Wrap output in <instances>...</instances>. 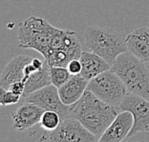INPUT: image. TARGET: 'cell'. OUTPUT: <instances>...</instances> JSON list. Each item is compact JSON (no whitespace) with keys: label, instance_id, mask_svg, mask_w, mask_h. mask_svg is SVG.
<instances>
[{"label":"cell","instance_id":"6da1fadb","mask_svg":"<svg viewBox=\"0 0 149 142\" xmlns=\"http://www.w3.org/2000/svg\"><path fill=\"white\" fill-rule=\"evenodd\" d=\"M120 111V107L103 102L88 89L71 106V116L79 120L99 139Z\"/></svg>","mask_w":149,"mask_h":142},{"label":"cell","instance_id":"7a4b0ae2","mask_svg":"<svg viewBox=\"0 0 149 142\" xmlns=\"http://www.w3.org/2000/svg\"><path fill=\"white\" fill-rule=\"evenodd\" d=\"M111 70L120 77L128 92L149 101V70L144 62L126 51L115 60Z\"/></svg>","mask_w":149,"mask_h":142},{"label":"cell","instance_id":"3957f363","mask_svg":"<svg viewBox=\"0 0 149 142\" xmlns=\"http://www.w3.org/2000/svg\"><path fill=\"white\" fill-rule=\"evenodd\" d=\"M85 46L112 65L121 53L128 51L126 38L110 27H88L84 32Z\"/></svg>","mask_w":149,"mask_h":142},{"label":"cell","instance_id":"277c9868","mask_svg":"<svg viewBox=\"0 0 149 142\" xmlns=\"http://www.w3.org/2000/svg\"><path fill=\"white\" fill-rule=\"evenodd\" d=\"M56 27L38 16H30L22 20L18 26L19 46L24 49H33L45 58L48 54Z\"/></svg>","mask_w":149,"mask_h":142},{"label":"cell","instance_id":"5b68a950","mask_svg":"<svg viewBox=\"0 0 149 142\" xmlns=\"http://www.w3.org/2000/svg\"><path fill=\"white\" fill-rule=\"evenodd\" d=\"M82 48L77 33L72 30L57 28L54 36L50 50L44 60L52 66L67 67L72 60L79 59Z\"/></svg>","mask_w":149,"mask_h":142},{"label":"cell","instance_id":"8992f818","mask_svg":"<svg viewBox=\"0 0 149 142\" xmlns=\"http://www.w3.org/2000/svg\"><path fill=\"white\" fill-rule=\"evenodd\" d=\"M87 89L92 91L101 101L116 107H120L128 93L123 81L111 69L90 80Z\"/></svg>","mask_w":149,"mask_h":142},{"label":"cell","instance_id":"52a82bcc","mask_svg":"<svg viewBox=\"0 0 149 142\" xmlns=\"http://www.w3.org/2000/svg\"><path fill=\"white\" fill-rule=\"evenodd\" d=\"M50 142H94L99 138L74 117L62 119L59 126L49 134Z\"/></svg>","mask_w":149,"mask_h":142},{"label":"cell","instance_id":"ba28073f","mask_svg":"<svg viewBox=\"0 0 149 142\" xmlns=\"http://www.w3.org/2000/svg\"><path fill=\"white\" fill-rule=\"evenodd\" d=\"M121 110H128L133 114L134 124L127 138L138 133L149 131V101L137 94L128 92L120 105Z\"/></svg>","mask_w":149,"mask_h":142},{"label":"cell","instance_id":"9c48e42d","mask_svg":"<svg viewBox=\"0 0 149 142\" xmlns=\"http://www.w3.org/2000/svg\"><path fill=\"white\" fill-rule=\"evenodd\" d=\"M24 102L33 103L44 110H53L59 114L62 119L71 116V106H67L61 101L58 89L54 84L42 87L31 93L24 99Z\"/></svg>","mask_w":149,"mask_h":142},{"label":"cell","instance_id":"30bf717a","mask_svg":"<svg viewBox=\"0 0 149 142\" xmlns=\"http://www.w3.org/2000/svg\"><path fill=\"white\" fill-rule=\"evenodd\" d=\"M134 124V117L130 111L121 110L111 125L107 128L99 141L100 142H121L125 139Z\"/></svg>","mask_w":149,"mask_h":142},{"label":"cell","instance_id":"8fae6325","mask_svg":"<svg viewBox=\"0 0 149 142\" xmlns=\"http://www.w3.org/2000/svg\"><path fill=\"white\" fill-rule=\"evenodd\" d=\"M42 108L30 102H24L13 112V126L17 131H25L39 124L44 112Z\"/></svg>","mask_w":149,"mask_h":142},{"label":"cell","instance_id":"7c38bea8","mask_svg":"<svg viewBox=\"0 0 149 142\" xmlns=\"http://www.w3.org/2000/svg\"><path fill=\"white\" fill-rule=\"evenodd\" d=\"M128 51L144 63L149 62V27H140L126 37Z\"/></svg>","mask_w":149,"mask_h":142},{"label":"cell","instance_id":"4fadbf2b","mask_svg":"<svg viewBox=\"0 0 149 142\" xmlns=\"http://www.w3.org/2000/svg\"><path fill=\"white\" fill-rule=\"evenodd\" d=\"M32 60V58L25 55H18L10 60V63H8L2 72L0 86L8 89V87L12 84L18 81H23L26 84L24 69L25 66Z\"/></svg>","mask_w":149,"mask_h":142},{"label":"cell","instance_id":"5bb4252c","mask_svg":"<svg viewBox=\"0 0 149 142\" xmlns=\"http://www.w3.org/2000/svg\"><path fill=\"white\" fill-rule=\"evenodd\" d=\"M89 81L80 75H72L70 80L58 89L59 96L67 106L76 104L87 89Z\"/></svg>","mask_w":149,"mask_h":142},{"label":"cell","instance_id":"9a60e30c","mask_svg":"<svg viewBox=\"0 0 149 142\" xmlns=\"http://www.w3.org/2000/svg\"><path fill=\"white\" fill-rule=\"evenodd\" d=\"M82 70L79 75L90 81L100 73L111 69V65L104 59L91 51H82L79 57Z\"/></svg>","mask_w":149,"mask_h":142},{"label":"cell","instance_id":"2e32d148","mask_svg":"<svg viewBox=\"0 0 149 142\" xmlns=\"http://www.w3.org/2000/svg\"><path fill=\"white\" fill-rule=\"evenodd\" d=\"M52 84L51 79V66L49 63L44 60V65L40 69L36 70L29 76L28 80L25 84V91L21 98L23 100L30 95L31 93L38 90L42 87Z\"/></svg>","mask_w":149,"mask_h":142},{"label":"cell","instance_id":"e0dca14e","mask_svg":"<svg viewBox=\"0 0 149 142\" xmlns=\"http://www.w3.org/2000/svg\"><path fill=\"white\" fill-rule=\"evenodd\" d=\"M60 122H61V117L58 113L53 110H45L41 116L39 125L45 131H53L59 126Z\"/></svg>","mask_w":149,"mask_h":142},{"label":"cell","instance_id":"ac0fdd59","mask_svg":"<svg viewBox=\"0 0 149 142\" xmlns=\"http://www.w3.org/2000/svg\"><path fill=\"white\" fill-rule=\"evenodd\" d=\"M72 77V74L69 72L67 67L62 66H52L51 67V79H52V84L56 86L57 89L61 87L63 84H65L70 78Z\"/></svg>","mask_w":149,"mask_h":142},{"label":"cell","instance_id":"d6986e66","mask_svg":"<svg viewBox=\"0 0 149 142\" xmlns=\"http://www.w3.org/2000/svg\"><path fill=\"white\" fill-rule=\"evenodd\" d=\"M21 99V96L16 95L13 93L12 91L5 89L4 87H0V104L3 107L10 106V105H15L19 102Z\"/></svg>","mask_w":149,"mask_h":142},{"label":"cell","instance_id":"ffe728a7","mask_svg":"<svg viewBox=\"0 0 149 142\" xmlns=\"http://www.w3.org/2000/svg\"><path fill=\"white\" fill-rule=\"evenodd\" d=\"M67 68L72 75H79L81 70H82V65H81L79 59H74L71 60L67 65Z\"/></svg>","mask_w":149,"mask_h":142},{"label":"cell","instance_id":"44dd1931","mask_svg":"<svg viewBox=\"0 0 149 142\" xmlns=\"http://www.w3.org/2000/svg\"><path fill=\"white\" fill-rule=\"evenodd\" d=\"M8 90L12 91L13 93L16 94V95L22 97L25 91V83L23 81H18V82L13 83L8 87Z\"/></svg>","mask_w":149,"mask_h":142},{"label":"cell","instance_id":"7402d4cb","mask_svg":"<svg viewBox=\"0 0 149 142\" xmlns=\"http://www.w3.org/2000/svg\"><path fill=\"white\" fill-rule=\"evenodd\" d=\"M127 142H141V141H127Z\"/></svg>","mask_w":149,"mask_h":142},{"label":"cell","instance_id":"603a6c76","mask_svg":"<svg viewBox=\"0 0 149 142\" xmlns=\"http://www.w3.org/2000/svg\"><path fill=\"white\" fill-rule=\"evenodd\" d=\"M94 142H97V141H94ZM99 142H100V141H99Z\"/></svg>","mask_w":149,"mask_h":142}]
</instances>
